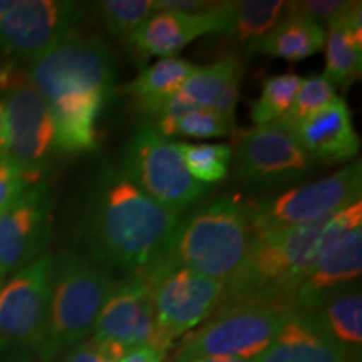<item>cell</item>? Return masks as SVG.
<instances>
[{
	"mask_svg": "<svg viewBox=\"0 0 362 362\" xmlns=\"http://www.w3.org/2000/svg\"><path fill=\"white\" fill-rule=\"evenodd\" d=\"M106 359L107 357L104 354V351L90 339V341H83L78 346L72 347L69 354L66 356L64 362H103Z\"/></svg>",
	"mask_w": 362,
	"mask_h": 362,
	"instance_id": "cell-35",
	"label": "cell"
},
{
	"mask_svg": "<svg viewBox=\"0 0 362 362\" xmlns=\"http://www.w3.org/2000/svg\"><path fill=\"white\" fill-rule=\"evenodd\" d=\"M309 314L325 332L359 361L362 346V296L356 282L334 288L310 307Z\"/></svg>",
	"mask_w": 362,
	"mask_h": 362,
	"instance_id": "cell-22",
	"label": "cell"
},
{
	"mask_svg": "<svg viewBox=\"0 0 362 362\" xmlns=\"http://www.w3.org/2000/svg\"><path fill=\"white\" fill-rule=\"evenodd\" d=\"M237 176L259 188H277L309 176L317 161L277 121L245 131L235 151Z\"/></svg>",
	"mask_w": 362,
	"mask_h": 362,
	"instance_id": "cell-12",
	"label": "cell"
},
{
	"mask_svg": "<svg viewBox=\"0 0 362 362\" xmlns=\"http://www.w3.org/2000/svg\"><path fill=\"white\" fill-rule=\"evenodd\" d=\"M292 307L260 302L221 304L200 327L188 332L176 347L173 361L194 357H259L277 337Z\"/></svg>",
	"mask_w": 362,
	"mask_h": 362,
	"instance_id": "cell-5",
	"label": "cell"
},
{
	"mask_svg": "<svg viewBox=\"0 0 362 362\" xmlns=\"http://www.w3.org/2000/svg\"><path fill=\"white\" fill-rule=\"evenodd\" d=\"M110 99L101 93L66 94L47 103L56 155H78L96 146V121Z\"/></svg>",
	"mask_w": 362,
	"mask_h": 362,
	"instance_id": "cell-21",
	"label": "cell"
},
{
	"mask_svg": "<svg viewBox=\"0 0 362 362\" xmlns=\"http://www.w3.org/2000/svg\"><path fill=\"white\" fill-rule=\"evenodd\" d=\"M339 96L336 93V86L324 76H314V78L302 79L298 86L296 98L288 107V111L277 121L284 128L291 129L292 126L314 116L315 112L322 111L330 103L336 101Z\"/></svg>",
	"mask_w": 362,
	"mask_h": 362,
	"instance_id": "cell-30",
	"label": "cell"
},
{
	"mask_svg": "<svg viewBox=\"0 0 362 362\" xmlns=\"http://www.w3.org/2000/svg\"><path fill=\"white\" fill-rule=\"evenodd\" d=\"M21 0H0V21L7 17L13 8L19 6Z\"/></svg>",
	"mask_w": 362,
	"mask_h": 362,
	"instance_id": "cell-39",
	"label": "cell"
},
{
	"mask_svg": "<svg viewBox=\"0 0 362 362\" xmlns=\"http://www.w3.org/2000/svg\"><path fill=\"white\" fill-rule=\"evenodd\" d=\"M166 356V351L158 349V347L146 346L139 347V349L131 351L129 354H126L119 362H163Z\"/></svg>",
	"mask_w": 362,
	"mask_h": 362,
	"instance_id": "cell-36",
	"label": "cell"
},
{
	"mask_svg": "<svg viewBox=\"0 0 362 362\" xmlns=\"http://www.w3.org/2000/svg\"><path fill=\"white\" fill-rule=\"evenodd\" d=\"M158 327L153 288L139 274L117 280L93 329V341L107 359L121 361L139 347H156Z\"/></svg>",
	"mask_w": 362,
	"mask_h": 362,
	"instance_id": "cell-11",
	"label": "cell"
},
{
	"mask_svg": "<svg viewBox=\"0 0 362 362\" xmlns=\"http://www.w3.org/2000/svg\"><path fill=\"white\" fill-rule=\"evenodd\" d=\"M29 187L19 171L0 158V211L16 202Z\"/></svg>",
	"mask_w": 362,
	"mask_h": 362,
	"instance_id": "cell-33",
	"label": "cell"
},
{
	"mask_svg": "<svg viewBox=\"0 0 362 362\" xmlns=\"http://www.w3.org/2000/svg\"><path fill=\"white\" fill-rule=\"evenodd\" d=\"M288 131L317 163L339 165L359 153L361 143L352 124L351 110L341 98Z\"/></svg>",
	"mask_w": 362,
	"mask_h": 362,
	"instance_id": "cell-19",
	"label": "cell"
},
{
	"mask_svg": "<svg viewBox=\"0 0 362 362\" xmlns=\"http://www.w3.org/2000/svg\"><path fill=\"white\" fill-rule=\"evenodd\" d=\"M54 259L47 253L22 267L0 288V351H39L47 324Z\"/></svg>",
	"mask_w": 362,
	"mask_h": 362,
	"instance_id": "cell-10",
	"label": "cell"
},
{
	"mask_svg": "<svg viewBox=\"0 0 362 362\" xmlns=\"http://www.w3.org/2000/svg\"><path fill=\"white\" fill-rule=\"evenodd\" d=\"M325 45V30L322 25L297 16H284L274 30L260 40L253 52L297 62L320 52Z\"/></svg>",
	"mask_w": 362,
	"mask_h": 362,
	"instance_id": "cell-24",
	"label": "cell"
},
{
	"mask_svg": "<svg viewBox=\"0 0 362 362\" xmlns=\"http://www.w3.org/2000/svg\"><path fill=\"white\" fill-rule=\"evenodd\" d=\"M52 228V197L47 183L30 185L0 211V277L44 255Z\"/></svg>",
	"mask_w": 362,
	"mask_h": 362,
	"instance_id": "cell-15",
	"label": "cell"
},
{
	"mask_svg": "<svg viewBox=\"0 0 362 362\" xmlns=\"http://www.w3.org/2000/svg\"><path fill=\"white\" fill-rule=\"evenodd\" d=\"M243 64L237 54L221 57L206 67H198L178 93L171 98L153 124L165 138L173 136L176 119L188 111L208 110L235 119Z\"/></svg>",
	"mask_w": 362,
	"mask_h": 362,
	"instance_id": "cell-17",
	"label": "cell"
},
{
	"mask_svg": "<svg viewBox=\"0 0 362 362\" xmlns=\"http://www.w3.org/2000/svg\"><path fill=\"white\" fill-rule=\"evenodd\" d=\"M349 6L351 2L346 0H296V2H287L285 16L304 17L319 25H329Z\"/></svg>",
	"mask_w": 362,
	"mask_h": 362,
	"instance_id": "cell-32",
	"label": "cell"
},
{
	"mask_svg": "<svg viewBox=\"0 0 362 362\" xmlns=\"http://www.w3.org/2000/svg\"><path fill=\"white\" fill-rule=\"evenodd\" d=\"M214 6V2H203V0H155L156 12H173L183 16L200 13Z\"/></svg>",
	"mask_w": 362,
	"mask_h": 362,
	"instance_id": "cell-34",
	"label": "cell"
},
{
	"mask_svg": "<svg viewBox=\"0 0 362 362\" xmlns=\"http://www.w3.org/2000/svg\"><path fill=\"white\" fill-rule=\"evenodd\" d=\"M149 285L158 327L156 347L161 351H168L176 339L205 322L225 293V284L189 269L171 270Z\"/></svg>",
	"mask_w": 362,
	"mask_h": 362,
	"instance_id": "cell-13",
	"label": "cell"
},
{
	"mask_svg": "<svg viewBox=\"0 0 362 362\" xmlns=\"http://www.w3.org/2000/svg\"><path fill=\"white\" fill-rule=\"evenodd\" d=\"M180 221L141 192L119 168L99 176L86 221V245L94 264L136 274L166 247Z\"/></svg>",
	"mask_w": 362,
	"mask_h": 362,
	"instance_id": "cell-1",
	"label": "cell"
},
{
	"mask_svg": "<svg viewBox=\"0 0 362 362\" xmlns=\"http://www.w3.org/2000/svg\"><path fill=\"white\" fill-rule=\"evenodd\" d=\"M116 284L110 270L74 253L54 260L47 324L37 351L40 359L51 362L86 341Z\"/></svg>",
	"mask_w": 362,
	"mask_h": 362,
	"instance_id": "cell-4",
	"label": "cell"
},
{
	"mask_svg": "<svg viewBox=\"0 0 362 362\" xmlns=\"http://www.w3.org/2000/svg\"><path fill=\"white\" fill-rule=\"evenodd\" d=\"M287 2L284 0H243L235 2L228 37L245 47L247 54L274 30L284 19Z\"/></svg>",
	"mask_w": 362,
	"mask_h": 362,
	"instance_id": "cell-25",
	"label": "cell"
},
{
	"mask_svg": "<svg viewBox=\"0 0 362 362\" xmlns=\"http://www.w3.org/2000/svg\"><path fill=\"white\" fill-rule=\"evenodd\" d=\"M17 78H19V76H17ZM17 78L13 74H11L7 69H0V89L12 86L13 83H16Z\"/></svg>",
	"mask_w": 362,
	"mask_h": 362,
	"instance_id": "cell-40",
	"label": "cell"
},
{
	"mask_svg": "<svg viewBox=\"0 0 362 362\" xmlns=\"http://www.w3.org/2000/svg\"><path fill=\"white\" fill-rule=\"evenodd\" d=\"M357 226H362L361 202L314 223L255 232L242 269L225 285L221 304L260 302L292 307L298 285L317 257Z\"/></svg>",
	"mask_w": 362,
	"mask_h": 362,
	"instance_id": "cell-2",
	"label": "cell"
},
{
	"mask_svg": "<svg viewBox=\"0 0 362 362\" xmlns=\"http://www.w3.org/2000/svg\"><path fill=\"white\" fill-rule=\"evenodd\" d=\"M94 13L107 33L126 42L156 8L155 0H101L94 4Z\"/></svg>",
	"mask_w": 362,
	"mask_h": 362,
	"instance_id": "cell-27",
	"label": "cell"
},
{
	"mask_svg": "<svg viewBox=\"0 0 362 362\" xmlns=\"http://www.w3.org/2000/svg\"><path fill=\"white\" fill-rule=\"evenodd\" d=\"M27 79L45 103L78 93H101L111 99L116 81L115 51L101 35L74 33L33 59Z\"/></svg>",
	"mask_w": 362,
	"mask_h": 362,
	"instance_id": "cell-6",
	"label": "cell"
},
{
	"mask_svg": "<svg viewBox=\"0 0 362 362\" xmlns=\"http://www.w3.org/2000/svg\"><path fill=\"white\" fill-rule=\"evenodd\" d=\"M0 288H2V277H0Z\"/></svg>",
	"mask_w": 362,
	"mask_h": 362,
	"instance_id": "cell-42",
	"label": "cell"
},
{
	"mask_svg": "<svg viewBox=\"0 0 362 362\" xmlns=\"http://www.w3.org/2000/svg\"><path fill=\"white\" fill-rule=\"evenodd\" d=\"M346 12V11H344ZM342 12V13H344ZM342 13L327 25L325 34V72L334 86L347 88L359 78L362 67V44L349 34L342 21Z\"/></svg>",
	"mask_w": 362,
	"mask_h": 362,
	"instance_id": "cell-26",
	"label": "cell"
},
{
	"mask_svg": "<svg viewBox=\"0 0 362 362\" xmlns=\"http://www.w3.org/2000/svg\"><path fill=\"white\" fill-rule=\"evenodd\" d=\"M235 133V119L221 115L216 111L194 110L185 112L183 116L176 119L173 126V136L183 134L188 138L208 139L221 138Z\"/></svg>",
	"mask_w": 362,
	"mask_h": 362,
	"instance_id": "cell-31",
	"label": "cell"
},
{
	"mask_svg": "<svg viewBox=\"0 0 362 362\" xmlns=\"http://www.w3.org/2000/svg\"><path fill=\"white\" fill-rule=\"evenodd\" d=\"M253 237L250 203L216 198L178 221L163 252L136 274L153 284L175 269H189L228 284L247 259Z\"/></svg>",
	"mask_w": 362,
	"mask_h": 362,
	"instance_id": "cell-3",
	"label": "cell"
},
{
	"mask_svg": "<svg viewBox=\"0 0 362 362\" xmlns=\"http://www.w3.org/2000/svg\"><path fill=\"white\" fill-rule=\"evenodd\" d=\"M361 161L344 166L327 178L291 188L275 198L250 203L253 233L309 225L361 202Z\"/></svg>",
	"mask_w": 362,
	"mask_h": 362,
	"instance_id": "cell-8",
	"label": "cell"
},
{
	"mask_svg": "<svg viewBox=\"0 0 362 362\" xmlns=\"http://www.w3.org/2000/svg\"><path fill=\"white\" fill-rule=\"evenodd\" d=\"M233 11L235 2H214L210 8L193 16L156 12L124 44L141 64L149 57H173L202 35L220 34L228 37Z\"/></svg>",
	"mask_w": 362,
	"mask_h": 362,
	"instance_id": "cell-16",
	"label": "cell"
},
{
	"mask_svg": "<svg viewBox=\"0 0 362 362\" xmlns=\"http://www.w3.org/2000/svg\"><path fill=\"white\" fill-rule=\"evenodd\" d=\"M362 270V226L334 240L317 257L292 300V309L309 310L334 288L354 284Z\"/></svg>",
	"mask_w": 362,
	"mask_h": 362,
	"instance_id": "cell-18",
	"label": "cell"
},
{
	"mask_svg": "<svg viewBox=\"0 0 362 362\" xmlns=\"http://www.w3.org/2000/svg\"><path fill=\"white\" fill-rule=\"evenodd\" d=\"M189 175L203 185L218 183L228 173L233 149L223 143H178Z\"/></svg>",
	"mask_w": 362,
	"mask_h": 362,
	"instance_id": "cell-28",
	"label": "cell"
},
{
	"mask_svg": "<svg viewBox=\"0 0 362 362\" xmlns=\"http://www.w3.org/2000/svg\"><path fill=\"white\" fill-rule=\"evenodd\" d=\"M198 67L180 57H165L139 72L123 88L144 116L156 119L171 98L187 83Z\"/></svg>",
	"mask_w": 362,
	"mask_h": 362,
	"instance_id": "cell-23",
	"label": "cell"
},
{
	"mask_svg": "<svg viewBox=\"0 0 362 362\" xmlns=\"http://www.w3.org/2000/svg\"><path fill=\"white\" fill-rule=\"evenodd\" d=\"M300 83L302 79L292 72L267 79L260 98L252 104V119L255 126L279 121L291 107Z\"/></svg>",
	"mask_w": 362,
	"mask_h": 362,
	"instance_id": "cell-29",
	"label": "cell"
},
{
	"mask_svg": "<svg viewBox=\"0 0 362 362\" xmlns=\"http://www.w3.org/2000/svg\"><path fill=\"white\" fill-rule=\"evenodd\" d=\"M185 362H253L250 359H237V357H194Z\"/></svg>",
	"mask_w": 362,
	"mask_h": 362,
	"instance_id": "cell-37",
	"label": "cell"
},
{
	"mask_svg": "<svg viewBox=\"0 0 362 362\" xmlns=\"http://www.w3.org/2000/svg\"><path fill=\"white\" fill-rule=\"evenodd\" d=\"M6 138H7V128H6V110H4V104L0 103V151L6 146Z\"/></svg>",
	"mask_w": 362,
	"mask_h": 362,
	"instance_id": "cell-38",
	"label": "cell"
},
{
	"mask_svg": "<svg viewBox=\"0 0 362 362\" xmlns=\"http://www.w3.org/2000/svg\"><path fill=\"white\" fill-rule=\"evenodd\" d=\"M119 170L141 192L168 211L180 215L206 192V185L189 175L180 144L143 124L129 136Z\"/></svg>",
	"mask_w": 362,
	"mask_h": 362,
	"instance_id": "cell-7",
	"label": "cell"
},
{
	"mask_svg": "<svg viewBox=\"0 0 362 362\" xmlns=\"http://www.w3.org/2000/svg\"><path fill=\"white\" fill-rule=\"evenodd\" d=\"M103 362H116V361H111V359H106V361H103ZM117 362H119V361H117Z\"/></svg>",
	"mask_w": 362,
	"mask_h": 362,
	"instance_id": "cell-41",
	"label": "cell"
},
{
	"mask_svg": "<svg viewBox=\"0 0 362 362\" xmlns=\"http://www.w3.org/2000/svg\"><path fill=\"white\" fill-rule=\"evenodd\" d=\"M86 8L69 0H21L0 21V51L33 61L76 33Z\"/></svg>",
	"mask_w": 362,
	"mask_h": 362,
	"instance_id": "cell-14",
	"label": "cell"
},
{
	"mask_svg": "<svg viewBox=\"0 0 362 362\" xmlns=\"http://www.w3.org/2000/svg\"><path fill=\"white\" fill-rule=\"evenodd\" d=\"M170 362H176V361H170Z\"/></svg>",
	"mask_w": 362,
	"mask_h": 362,
	"instance_id": "cell-43",
	"label": "cell"
},
{
	"mask_svg": "<svg viewBox=\"0 0 362 362\" xmlns=\"http://www.w3.org/2000/svg\"><path fill=\"white\" fill-rule=\"evenodd\" d=\"M253 362H356V359L320 327L309 312L293 309L277 337Z\"/></svg>",
	"mask_w": 362,
	"mask_h": 362,
	"instance_id": "cell-20",
	"label": "cell"
},
{
	"mask_svg": "<svg viewBox=\"0 0 362 362\" xmlns=\"http://www.w3.org/2000/svg\"><path fill=\"white\" fill-rule=\"evenodd\" d=\"M6 146L0 158L22 175L27 185H35L56 155L51 110L27 76L11 86L6 104Z\"/></svg>",
	"mask_w": 362,
	"mask_h": 362,
	"instance_id": "cell-9",
	"label": "cell"
}]
</instances>
